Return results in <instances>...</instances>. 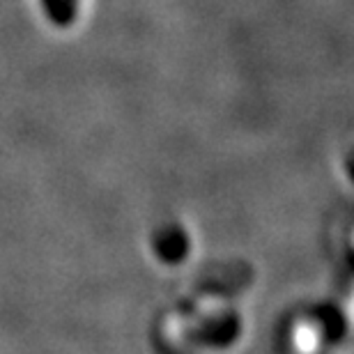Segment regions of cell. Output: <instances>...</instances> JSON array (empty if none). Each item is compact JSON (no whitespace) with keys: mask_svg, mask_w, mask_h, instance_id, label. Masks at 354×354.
<instances>
[{"mask_svg":"<svg viewBox=\"0 0 354 354\" xmlns=\"http://www.w3.org/2000/svg\"><path fill=\"white\" fill-rule=\"evenodd\" d=\"M244 320L237 310H218L198 322L196 341L207 350H230L242 338Z\"/></svg>","mask_w":354,"mask_h":354,"instance_id":"1","label":"cell"},{"mask_svg":"<svg viewBox=\"0 0 354 354\" xmlns=\"http://www.w3.org/2000/svg\"><path fill=\"white\" fill-rule=\"evenodd\" d=\"M310 338H315L322 345H338L348 336L350 322L345 317L343 308L336 304H317L310 310Z\"/></svg>","mask_w":354,"mask_h":354,"instance_id":"2","label":"cell"},{"mask_svg":"<svg viewBox=\"0 0 354 354\" xmlns=\"http://www.w3.org/2000/svg\"><path fill=\"white\" fill-rule=\"evenodd\" d=\"M154 251L161 263L177 267L184 260H189L191 251H194V239L182 223H168L154 237Z\"/></svg>","mask_w":354,"mask_h":354,"instance_id":"3","label":"cell"},{"mask_svg":"<svg viewBox=\"0 0 354 354\" xmlns=\"http://www.w3.org/2000/svg\"><path fill=\"white\" fill-rule=\"evenodd\" d=\"M343 173L345 177H348V182L354 187V145L348 150V154H345V159H343Z\"/></svg>","mask_w":354,"mask_h":354,"instance_id":"4","label":"cell"}]
</instances>
